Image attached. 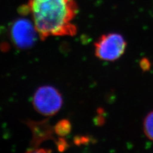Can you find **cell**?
<instances>
[{
    "instance_id": "3957f363",
    "label": "cell",
    "mask_w": 153,
    "mask_h": 153,
    "mask_svg": "<svg viewBox=\"0 0 153 153\" xmlns=\"http://www.w3.org/2000/svg\"><path fill=\"white\" fill-rule=\"evenodd\" d=\"M124 38L117 33H107L94 43V54L104 61H116L123 55L126 48Z\"/></svg>"
},
{
    "instance_id": "7a4b0ae2",
    "label": "cell",
    "mask_w": 153,
    "mask_h": 153,
    "mask_svg": "<svg viewBox=\"0 0 153 153\" xmlns=\"http://www.w3.org/2000/svg\"><path fill=\"white\" fill-rule=\"evenodd\" d=\"M63 103L61 93L51 85H43L38 88L32 99V104L35 111L46 117L56 114L60 111Z\"/></svg>"
},
{
    "instance_id": "277c9868",
    "label": "cell",
    "mask_w": 153,
    "mask_h": 153,
    "mask_svg": "<svg viewBox=\"0 0 153 153\" xmlns=\"http://www.w3.org/2000/svg\"><path fill=\"white\" fill-rule=\"evenodd\" d=\"M10 36L13 45L18 49H27L35 44L38 35L32 21L20 18L12 23Z\"/></svg>"
},
{
    "instance_id": "8992f818",
    "label": "cell",
    "mask_w": 153,
    "mask_h": 153,
    "mask_svg": "<svg viewBox=\"0 0 153 153\" xmlns=\"http://www.w3.org/2000/svg\"><path fill=\"white\" fill-rule=\"evenodd\" d=\"M71 130V123L67 119H62L56 123L54 127V131L56 135L61 138L68 135Z\"/></svg>"
},
{
    "instance_id": "6da1fadb",
    "label": "cell",
    "mask_w": 153,
    "mask_h": 153,
    "mask_svg": "<svg viewBox=\"0 0 153 153\" xmlns=\"http://www.w3.org/2000/svg\"><path fill=\"white\" fill-rule=\"evenodd\" d=\"M22 12L31 14L42 40L51 36H74L77 32L73 23L78 12L75 0H29Z\"/></svg>"
},
{
    "instance_id": "5b68a950",
    "label": "cell",
    "mask_w": 153,
    "mask_h": 153,
    "mask_svg": "<svg viewBox=\"0 0 153 153\" xmlns=\"http://www.w3.org/2000/svg\"><path fill=\"white\" fill-rule=\"evenodd\" d=\"M46 123L47 122L40 123H30V127L33 133V140L32 142L35 146H36L37 143L51 137L50 134L52 133V128L51 129V128H49L48 124Z\"/></svg>"
},
{
    "instance_id": "52a82bcc",
    "label": "cell",
    "mask_w": 153,
    "mask_h": 153,
    "mask_svg": "<svg viewBox=\"0 0 153 153\" xmlns=\"http://www.w3.org/2000/svg\"><path fill=\"white\" fill-rule=\"evenodd\" d=\"M143 131L147 137L153 141V111L148 114L144 119Z\"/></svg>"
}]
</instances>
